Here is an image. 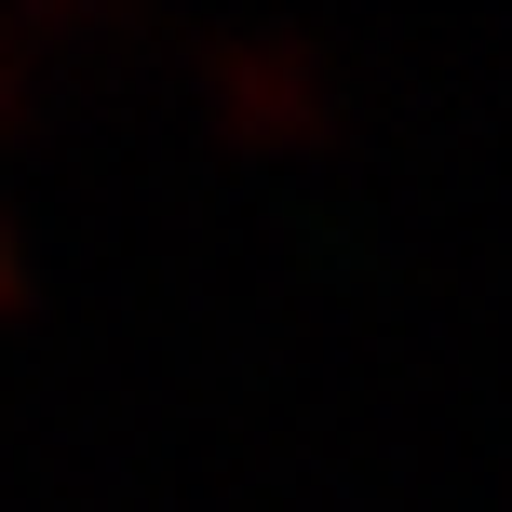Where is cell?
Wrapping results in <instances>:
<instances>
[{
	"label": "cell",
	"mask_w": 512,
	"mask_h": 512,
	"mask_svg": "<svg viewBox=\"0 0 512 512\" xmlns=\"http://www.w3.org/2000/svg\"><path fill=\"white\" fill-rule=\"evenodd\" d=\"M0 95H14V54H0Z\"/></svg>",
	"instance_id": "cell-3"
},
{
	"label": "cell",
	"mask_w": 512,
	"mask_h": 512,
	"mask_svg": "<svg viewBox=\"0 0 512 512\" xmlns=\"http://www.w3.org/2000/svg\"><path fill=\"white\" fill-rule=\"evenodd\" d=\"M0 297H14V230H0Z\"/></svg>",
	"instance_id": "cell-2"
},
{
	"label": "cell",
	"mask_w": 512,
	"mask_h": 512,
	"mask_svg": "<svg viewBox=\"0 0 512 512\" xmlns=\"http://www.w3.org/2000/svg\"><path fill=\"white\" fill-rule=\"evenodd\" d=\"M216 95H230V122L256 135H283V122H310V95H324V68H310V41H216Z\"/></svg>",
	"instance_id": "cell-1"
}]
</instances>
